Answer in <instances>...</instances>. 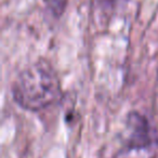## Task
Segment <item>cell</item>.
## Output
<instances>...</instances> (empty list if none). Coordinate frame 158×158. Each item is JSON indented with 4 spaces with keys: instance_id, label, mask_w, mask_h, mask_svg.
Wrapping results in <instances>:
<instances>
[{
    "instance_id": "3957f363",
    "label": "cell",
    "mask_w": 158,
    "mask_h": 158,
    "mask_svg": "<svg viewBox=\"0 0 158 158\" xmlns=\"http://www.w3.org/2000/svg\"><path fill=\"white\" fill-rule=\"evenodd\" d=\"M46 3L55 16H60L65 10L67 0H46Z\"/></svg>"
},
{
    "instance_id": "6da1fadb",
    "label": "cell",
    "mask_w": 158,
    "mask_h": 158,
    "mask_svg": "<svg viewBox=\"0 0 158 158\" xmlns=\"http://www.w3.org/2000/svg\"><path fill=\"white\" fill-rule=\"evenodd\" d=\"M62 95L61 81L47 60H38L25 67L12 84V97L28 112H40L56 103Z\"/></svg>"
},
{
    "instance_id": "7a4b0ae2",
    "label": "cell",
    "mask_w": 158,
    "mask_h": 158,
    "mask_svg": "<svg viewBox=\"0 0 158 158\" xmlns=\"http://www.w3.org/2000/svg\"><path fill=\"white\" fill-rule=\"evenodd\" d=\"M113 158H158V132L146 116L128 115L125 135Z\"/></svg>"
}]
</instances>
